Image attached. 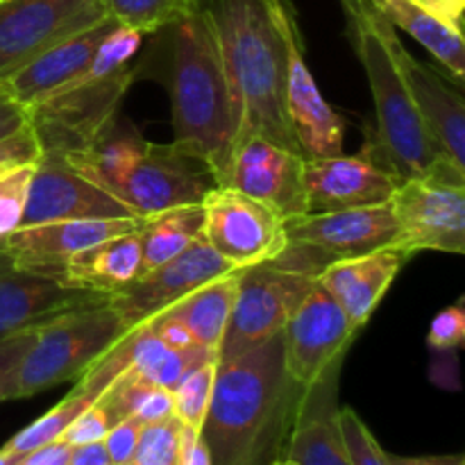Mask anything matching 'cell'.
<instances>
[{"label":"cell","mask_w":465,"mask_h":465,"mask_svg":"<svg viewBox=\"0 0 465 465\" xmlns=\"http://www.w3.org/2000/svg\"><path fill=\"white\" fill-rule=\"evenodd\" d=\"M304 386L289 375L282 334L216 363L203 436L212 465H272L286 440Z\"/></svg>","instance_id":"6da1fadb"},{"label":"cell","mask_w":465,"mask_h":465,"mask_svg":"<svg viewBox=\"0 0 465 465\" xmlns=\"http://www.w3.org/2000/svg\"><path fill=\"white\" fill-rule=\"evenodd\" d=\"M282 3L284 0H200V7L216 35L234 104V148L241 141L259 136L302 157L286 114Z\"/></svg>","instance_id":"7a4b0ae2"},{"label":"cell","mask_w":465,"mask_h":465,"mask_svg":"<svg viewBox=\"0 0 465 465\" xmlns=\"http://www.w3.org/2000/svg\"><path fill=\"white\" fill-rule=\"evenodd\" d=\"M162 36L154 77L171 98L175 143L200 154L218 186L230 180L236 118L216 35L200 0L186 16L157 32Z\"/></svg>","instance_id":"3957f363"},{"label":"cell","mask_w":465,"mask_h":465,"mask_svg":"<svg viewBox=\"0 0 465 465\" xmlns=\"http://www.w3.org/2000/svg\"><path fill=\"white\" fill-rule=\"evenodd\" d=\"M345 3L354 48L366 71L377 112L375 139L366 141V153L389 168L400 182L411 177H436L465 186V168L457 166L436 143L400 75L381 30L384 14L371 0Z\"/></svg>","instance_id":"277c9868"},{"label":"cell","mask_w":465,"mask_h":465,"mask_svg":"<svg viewBox=\"0 0 465 465\" xmlns=\"http://www.w3.org/2000/svg\"><path fill=\"white\" fill-rule=\"evenodd\" d=\"M125 331L109 300L53 318L36 330L35 343L14 377L12 400L35 398L59 384L77 381Z\"/></svg>","instance_id":"5b68a950"},{"label":"cell","mask_w":465,"mask_h":465,"mask_svg":"<svg viewBox=\"0 0 465 465\" xmlns=\"http://www.w3.org/2000/svg\"><path fill=\"white\" fill-rule=\"evenodd\" d=\"M136 77L127 66L109 75H84L39 104L27 109V125L35 132L44 154H66L84 150L118 114L123 95Z\"/></svg>","instance_id":"8992f818"},{"label":"cell","mask_w":465,"mask_h":465,"mask_svg":"<svg viewBox=\"0 0 465 465\" xmlns=\"http://www.w3.org/2000/svg\"><path fill=\"white\" fill-rule=\"evenodd\" d=\"M313 286V275L282 268L271 259L241 268L236 272L234 304L218 348V361H230L282 334Z\"/></svg>","instance_id":"52a82bcc"},{"label":"cell","mask_w":465,"mask_h":465,"mask_svg":"<svg viewBox=\"0 0 465 465\" xmlns=\"http://www.w3.org/2000/svg\"><path fill=\"white\" fill-rule=\"evenodd\" d=\"M218 186L216 175L200 154L171 143H145L139 162L114 189V198L134 218H148L166 209L203 204Z\"/></svg>","instance_id":"ba28073f"},{"label":"cell","mask_w":465,"mask_h":465,"mask_svg":"<svg viewBox=\"0 0 465 465\" xmlns=\"http://www.w3.org/2000/svg\"><path fill=\"white\" fill-rule=\"evenodd\" d=\"M203 236L234 271L277 257L286 245L284 221L232 186H213L203 200Z\"/></svg>","instance_id":"9c48e42d"},{"label":"cell","mask_w":465,"mask_h":465,"mask_svg":"<svg viewBox=\"0 0 465 465\" xmlns=\"http://www.w3.org/2000/svg\"><path fill=\"white\" fill-rule=\"evenodd\" d=\"M389 207L398 223V248L411 254L465 252V186L411 177L400 182Z\"/></svg>","instance_id":"30bf717a"},{"label":"cell","mask_w":465,"mask_h":465,"mask_svg":"<svg viewBox=\"0 0 465 465\" xmlns=\"http://www.w3.org/2000/svg\"><path fill=\"white\" fill-rule=\"evenodd\" d=\"M280 25L286 45V114H289L291 130L298 141L300 153L304 159H325L341 154L345 123L327 104L313 82L307 57H304L302 32H300L291 0L282 3Z\"/></svg>","instance_id":"8fae6325"},{"label":"cell","mask_w":465,"mask_h":465,"mask_svg":"<svg viewBox=\"0 0 465 465\" xmlns=\"http://www.w3.org/2000/svg\"><path fill=\"white\" fill-rule=\"evenodd\" d=\"M103 18L100 0H0V80Z\"/></svg>","instance_id":"7c38bea8"},{"label":"cell","mask_w":465,"mask_h":465,"mask_svg":"<svg viewBox=\"0 0 465 465\" xmlns=\"http://www.w3.org/2000/svg\"><path fill=\"white\" fill-rule=\"evenodd\" d=\"M357 327L316 282L282 330L284 363L300 386H312L331 366L343 363Z\"/></svg>","instance_id":"4fadbf2b"},{"label":"cell","mask_w":465,"mask_h":465,"mask_svg":"<svg viewBox=\"0 0 465 465\" xmlns=\"http://www.w3.org/2000/svg\"><path fill=\"white\" fill-rule=\"evenodd\" d=\"M227 272H234V268L213 252L204 236H200L171 262L139 275L134 282L116 291L109 298V304L116 309L123 327L130 331Z\"/></svg>","instance_id":"5bb4252c"},{"label":"cell","mask_w":465,"mask_h":465,"mask_svg":"<svg viewBox=\"0 0 465 465\" xmlns=\"http://www.w3.org/2000/svg\"><path fill=\"white\" fill-rule=\"evenodd\" d=\"M91 218H134L112 193L75 171L59 154H39L27 189L21 227Z\"/></svg>","instance_id":"9a60e30c"},{"label":"cell","mask_w":465,"mask_h":465,"mask_svg":"<svg viewBox=\"0 0 465 465\" xmlns=\"http://www.w3.org/2000/svg\"><path fill=\"white\" fill-rule=\"evenodd\" d=\"M289 243H300L321 254L327 263L359 257L398 245V223L389 204L341 212L302 213L284 221Z\"/></svg>","instance_id":"2e32d148"},{"label":"cell","mask_w":465,"mask_h":465,"mask_svg":"<svg viewBox=\"0 0 465 465\" xmlns=\"http://www.w3.org/2000/svg\"><path fill=\"white\" fill-rule=\"evenodd\" d=\"M302 168L304 159L298 153L252 136L234 148L227 186L289 221L307 213Z\"/></svg>","instance_id":"e0dca14e"},{"label":"cell","mask_w":465,"mask_h":465,"mask_svg":"<svg viewBox=\"0 0 465 465\" xmlns=\"http://www.w3.org/2000/svg\"><path fill=\"white\" fill-rule=\"evenodd\" d=\"M307 213L389 204L400 180L366 153L304 159L302 168Z\"/></svg>","instance_id":"ac0fdd59"},{"label":"cell","mask_w":465,"mask_h":465,"mask_svg":"<svg viewBox=\"0 0 465 465\" xmlns=\"http://www.w3.org/2000/svg\"><path fill=\"white\" fill-rule=\"evenodd\" d=\"M107 300L95 291L64 284L48 272L14 266L0 254V341L45 325L73 309Z\"/></svg>","instance_id":"d6986e66"},{"label":"cell","mask_w":465,"mask_h":465,"mask_svg":"<svg viewBox=\"0 0 465 465\" xmlns=\"http://www.w3.org/2000/svg\"><path fill=\"white\" fill-rule=\"evenodd\" d=\"M381 30L422 123L431 132L440 150L457 166L465 168V103L461 91L454 89L434 68L409 54L386 16L381 21Z\"/></svg>","instance_id":"ffe728a7"},{"label":"cell","mask_w":465,"mask_h":465,"mask_svg":"<svg viewBox=\"0 0 465 465\" xmlns=\"http://www.w3.org/2000/svg\"><path fill=\"white\" fill-rule=\"evenodd\" d=\"M141 218H91V221H57L18 227L0 241V254L18 268L53 275L73 254L139 230Z\"/></svg>","instance_id":"44dd1931"},{"label":"cell","mask_w":465,"mask_h":465,"mask_svg":"<svg viewBox=\"0 0 465 465\" xmlns=\"http://www.w3.org/2000/svg\"><path fill=\"white\" fill-rule=\"evenodd\" d=\"M116 23L112 18H103L95 25L64 36L62 41L41 50L30 62H25L21 68L9 73L5 80H0V89L12 95L27 112L30 107L39 104L41 100L50 98L53 94L62 91L64 86L80 80L86 68H89L103 36Z\"/></svg>","instance_id":"7402d4cb"},{"label":"cell","mask_w":465,"mask_h":465,"mask_svg":"<svg viewBox=\"0 0 465 465\" xmlns=\"http://www.w3.org/2000/svg\"><path fill=\"white\" fill-rule=\"evenodd\" d=\"M341 366H331L300 398L284 450V457L298 465H350L339 427Z\"/></svg>","instance_id":"603a6c76"},{"label":"cell","mask_w":465,"mask_h":465,"mask_svg":"<svg viewBox=\"0 0 465 465\" xmlns=\"http://www.w3.org/2000/svg\"><path fill=\"white\" fill-rule=\"evenodd\" d=\"M409 257L411 252L391 245L359 257L336 259L322 268L316 282L336 300L350 322L361 330Z\"/></svg>","instance_id":"cb8c5ba5"},{"label":"cell","mask_w":465,"mask_h":465,"mask_svg":"<svg viewBox=\"0 0 465 465\" xmlns=\"http://www.w3.org/2000/svg\"><path fill=\"white\" fill-rule=\"evenodd\" d=\"M139 275L141 243L136 230L100 241V243L73 254L64 266L53 272V277L62 280L64 284L95 291L107 298H112L116 291L134 282Z\"/></svg>","instance_id":"d4e9b609"},{"label":"cell","mask_w":465,"mask_h":465,"mask_svg":"<svg viewBox=\"0 0 465 465\" xmlns=\"http://www.w3.org/2000/svg\"><path fill=\"white\" fill-rule=\"evenodd\" d=\"M145 143L148 141L143 139V134L118 112L94 143L86 145L84 150L66 154L64 159L86 180L98 184L107 193H114V189L139 162Z\"/></svg>","instance_id":"484cf974"},{"label":"cell","mask_w":465,"mask_h":465,"mask_svg":"<svg viewBox=\"0 0 465 465\" xmlns=\"http://www.w3.org/2000/svg\"><path fill=\"white\" fill-rule=\"evenodd\" d=\"M372 5L389 18L391 25L411 35L422 48L430 50L439 59L440 66L448 71V75H452L461 84L465 75V44L461 30L448 25L411 0H380Z\"/></svg>","instance_id":"4316f807"},{"label":"cell","mask_w":465,"mask_h":465,"mask_svg":"<svg viewBox=\"0 0 465 465\" xmlns=\"http://www.w3.org/2000/svg\"><path fill=\"white\" fill-rule=\"evenodd\" d=\"M236 272L239 271L227 272V275L200 286L198 291L189 293L162 313L177 318L191 331L195 343L218 354L227 321H230L232 304H234Z\"/></svg>","instance_id":"83f0119b"},{"label":"cell","mask_w":465,"mask_h":465,"mask_svg":"<svg viewBox=\"0 0 465 465\" xmlns=\"http://www.w3.org/2000/svg\"><path fill=\"white\" fill-rule=\"evenodd\" d=\"M203 204H186L141 218L136 230L141 243V275L184 252L203 236Z\"/></svg>","instance_id":"f1b7e54d"},{"label":"cell","mask_w":465,"mask_h":465,"mask_svg":"<svg viewBox=\"0 0 465 465\" xmlns=\"http://www.w3.org/2000/svg\"><path fill=\"white\" fill-rule=\"evenodd\" d=\"M104 16L139 35H157L198 5V0H100Z\"/></svg>","instance_id":"f546056e"},{"label":"cell","mask_w":465,"mask_h":465,"mask_svg":"<svg viewBox=\"0 0 465 465\" xmlns=\"http://www.w3.org/2000/svg\"><path fill=\"white\" fill-rule=\"evenodd\" d=\"M94 402L95 398H91L89 393H84V391L80 389H73L71 395L64 398L57 407H53L45 416H41L39 420L27 425L25 430L18 431L16 436H12V439L0 448V454L18 457V454H25L30 452V450L41 448V445L62 439L66 427L71 425L80 413H84Z\"/></svg>","instance_id":"4dcf8cb0"},{"label":"cell","mask_w":465,"mask_h":465,"mask_svg":"<svg viewBox=\"0 0 465 465\" xmlns=\"http://www.w3.org/2000/svg\"><path fill=\"white\" fill-rule=\"evenodd\" d=\"M216 363V359L200 363L173 391V416L184 427H191V430L198 431L203 430L209 400H212Z\"/></svg>","instance_id":"1f68e13d"},{"label":"cell","mask_w":465,"mask_h":465,"mask_svg":"<svg viewBox=\"0 0 465 465\" xmlns=\"http://www.w3.org/2000/svg\"><path fill=\"white\" fill-rule=\"evenodd\" d=\"M180 431L175 416L141 427L130 465H180Z\"/></svg>","instance_id":"d6a6232c"},{"label":"cell","mask_w":465,"mask_h":465,"mask_svg":"<svg viewBox=\"0 0 465 465\" xmlns=\"http://www.w3.org/2000/svg\"><path fill=\"white\" fill-rule=\"evenodd\" d=\"M35 163H21L0 173V241L21 227Z\"/></svg>","instance_id":"836d02e7"},{"label":"cell","mask_w":465,"mask_h":465,"mask_svg":"<svg viewBox=\"0 0 465 465\" xmlns=\"http://www.w3.org/2000/svg\"><path fill=\"white\" fill-rule=\"evenodd\" d=\"M339 427L343 434L345 450H348L350 465H391L389 452L381 450L372 431L368 430L366 422L361 420L354 409H339Z\"/></svg>","instance_id":"e575fe53"},{"label":"cell","mask_w":465,"mask_h":465,"mask_svg":"<svg viewBox=\"0 0 465 465\" xmlns=\"http://www.w3.org/2000/svg\"><path fill=\"white\" fill-rule=\"evenodd\" d=\"M141 39H143V35H139V32L127 30L123 25H114L95 48V54L86 73L89 75H109V73L127 68L130 59L141 48Z\"/></svg>","instance_id":"d590c367"},{"label":"cell","mask_w":465,"mask_h":465,"mask_svg":"<svg viewBox=\"0 0 465 465\" xmlns=\"http://www.w3.org/2000/svg\"><path fill=\"white\" fill-rule=\"evenodd\" d=\"M114 425H116V420L112 418L109 409L100 400H95L84 413H80L66 427V431L62 434V440L71 445V448L84 443H95V440H103Z\"/></svg>","instance_id":"8d00e7d4"},{"label":"cell","mask_w":465,"mask_h":465,"mask_svg":"<svg viewBox=\"0 0 465 465\" xmlns=\"http://www.w3.org/2000/svg\"><path fill=\"white\" fill-rule=\"evenodd\" d=\"M36 330H39V327L18 331V334L7 336V339L0 341V402L12 400L14 377H16L18 366H21L23 357L27 354L30 345L35 343Z\"/></svg>","instance_id":"74e56055"},{"label":"cell","mask_w":465,"mask_h":465,"mask_svg":"<svg viewBox=\"0 0 465 465\" xmlns=\"http://www.w3.org/2000/svg\"><path fill=\"white\" fill-rule=\"evenodd\" d=\"M465 341V309L463 300L448 307L434 318L427 334V343L434 350H454Z\"/></svg>","instance_id":"f35d334b"},{"label":"cell","mask_w":465,"mask_h":465,"mask_svg":"<svg viewBox=\"0 0 465 465\" xmlns=\"http://www.w3.org/2000/svg\"><path fill=\"white\" fill-rule=\"evenodd\" d=\"M39 154V141H36L32 127H21L18 132H14V134L5 136V139L0 141V173L9 171V168L14 166H21V163L36 162Z\"/></svg>","instance_id":"ab89813d"},{"label":"cell","mask_w":465,"mask_h":465,"mask_svg":"<svg viewBox=\"0 0 465 465\" xmlns=\"http://www.w3.org/2000/svg\"><path fill=\"white\" fill-rule=\"evenodd\" d=\"M141 427L143 425L136 418H123L107 431L103 443L112 465H130L132 454H134L136 443H139Z\"/></svg>","instance_id":"60d3db41"},{"label":"cell","mask_w":465,"mask_h":465,"mask_svg":"<svg viewBox=\"0 0 465 465\" xmlns=\"http://www.w3.org/2000/svg\"><path fill=\"white\" fill-rule=\"evenodd\" d=\"M153 331L157 334V339L166 345L168 350H186L195 348V339L191 336V331L182 325L177 318L168 316V313H157L153 321H148Z\"/></svg>","instance_id":"b9f144b4"},{"label":"cell","mask_w":465,"mask_h":465,"mask_svg":"<svg viewBox=\"0 0 465 465\" xmlns=\"http://www.w3.org/2000/svg\"><path fill=\"white\" fill-rule=\"evenodd\" d=\"M71 450V445L57 439L53 443H45L25 454H18L16 465H68Z\"/></svg>","instance_id":"7bdbcfd3"},{"label":"cell","mask_w":465,"mask_h":465,"mask_svg":"<svg viewBox=\"0 0 465 465\" xmlns=\"http://www.w3.org/2000/svg\"><path fill=\"white\" fill-rule=\"evenodd\" d=\"M180 465H212L200 431L184 425L180 431Z\"/></svg>","instance_id":"ee69618b"},{"label":"cell","mask_w":465,"mask_h":465,"mask_svg":"<svg viewBox=\"0 0 465 465\" xmlns=\"http://www.w3.org/2000/svg\"><path fill=\"white\" fill-rule=\"evenodd\" d=\"M27 125V112L12 95L0 89V141Z\"/></svg>","instance_id":"f6af8a7d"},{"label":"cell","mask_w":465,"mask_h":465,"mask_svg":"<svg viewBox=\"0 0 465 465\" xmlns=\"http://www.w3.org/2000/svg\"><path fill=\"white\" fill-rule=\"evenodd\" d=\"M411 3H416L418 7L427 9L430 14L439 16L440 21H445L448 25L463 32L465 0H411Z\"/></svg>","instance_id":"bcb514c9"},{"label":"cell","mask_w":465,"mask_h":465,"mask_svg":"<svg viewBox=\"0 0 465 465\" xmlns=\"http://www.w3.org/2000/svg\"><path fill=\"white\" fill-rule=\"evenodd\" d=\"M68 465H112V461H109V454L104 450L103 440H95V443L75 445L71 450Z\"/></svg>","instance_id":"7dc6e473"},{"label":"cell","mask_w":465,"mask_h":465,"mask_svg":"<svg viewBox=\"0 0 465 465\" xmlns=\"http://www.w3.org/2000/svg\"><path fill=\"white\" fill-rule=\"evenodd\" d=\"M391 465H465L463 457H393L389 454Z\"/></svg>","instance_id":"c3c4849f"},{"label":"cell","mask_w":465,"mask_h":465,"mask_svg":"<svg viewBox=\"0 0 465 465\" xmlns=\"http://www.w3.org/2000/svg\"><path fill=\"white\" fill-rule=\"evenodd\" d=\"M18 457H9V454H0V465H16Z\"/></svg>","instance_id":"681fc988"},{"label":"cell","mask_w":465,"mask_h":465,"mask_svg":"<svg viewBox=\"0 0 465 465\" xmlns=\"http://www.w3.org/2000/svg\"><path fill=\"white\" fill-rule=\"evenodd\" d=\"M272 465H298V463H295V461H291V459H277V461L275 463H272Z\"/></svg>","instance_id":"f907efd6"},{"label":"cell","mask_w":465,"mask_h":465,"mask_svg":"<svg viewBox=\"0 0 465 465\" xmlns=\"http://www.w3.org/2000/svg\"><path fill=\"white\" fill-rule=\"evenodd\" d=\"M372 3H380V0H372Z\"/></svg>","instance_id":"816d5d0a"}]
</instances>
